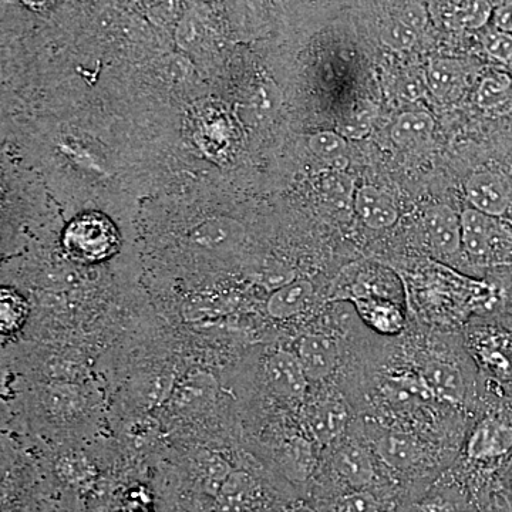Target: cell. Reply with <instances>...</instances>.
<instances>
[{
	"label": "cell",
	"instance_id": "33",
	"mask_svg": "<svg viewBox=\"0 0 512 512\" xmlns=\"http://www.w3.org/2000/svg\"><path fill=\"white\" fill-rule=\"evenodd\" d=\"M285 512H318L312 505L306 503H296L291 505Z\"/></svg>",
	"mask_w": 512,
	"mask_h": 512
},
{
	"label": "cell",
	"instance_id": "31",
	"mask_svg": "<svg viewBox=\"0 0 512 512\" xmlns=\"http://www.w3.org/2000/svg\"><path fill=\"white\" fill-rule=\"evenodd\" d=\"M204 480L205 487L212 494L220 493L222 485L227 478L231 476V467L224 458L211 456L210 460L205 463Z\"/></svg>",
	"mask_w": 512,
	"mask_h": 512
},
{
	"label": "cell",
	"instance_id": "12",
	"mask_svg": "<svg viewBox=\"0 0 512 512\" xmlns=\"http://www.w3.org/2000/svg\"><path fill=\"white\" fill-rule=\"evenodd\" d=\"M264 380L272 396L289 404L305 402L311 386L295 350L285 348L272 350L266 356Z\"/></svg>",
	"mask_w": 512,
	"mask_h": 512
},
{
	"label": "cell",
	"instance_id": "30",
	"mask_svg": "<svg viewBox=\"0 0 512 512\" xmlns=\"http://www.w3.org/2000/svg\"><path fill=\"white\" fill-rule=\"evenodd\" d=\"M417 33L419 30L413 28L400 16L384 23L380 36L384 45L394 50H407L417 42Z\"/></svg>",
	"mask_w": 512,
	"mask_h": 512
},
{
	"label": "cell",
	"instance_id": "1",
	"mask_svg": "<svg viewBox=\"0 0 512 512\" xmlns=\"http://www.w3.org/2000/svg\"><path fill=\"white\" fill-rule=\"evenodd\" d=\"M406 342L404 356L437 403L460 413L476 406L478 370L463 339L460 342L447 332H413Z\"/></svg>",
	"mask_w": 512,
	"mask_h": 512
},
{
	"label": "cell",
	"instance_id": "5",
	"mask_svg": "<svg viewBox=\"0 0 512 512\" xmlns=\"http://www.w3.org/2000/svg\"><path fill=\"white\" fill-rule=\"evenodd\" d=\"M478 373L501 386H512V330L488 322H471L463 335Z\"/></svg>",
	"mask_w": 512,
	"mask_h": 512
},
{
	"label": "cell",
	"instance_id": "11",
	"mask_svg": "<svg viewBox=\"0 0 512 512\" xmlns=\"http://www.w3.org/2000/svg\"><path fill=\"white\" fill-rule=\"evenodd\" d=\"M421 237L431 254L440 261L457 262L464 258L461 214L446 204H436L421 214Z\"/></svg>",
	"mask_w": 512,
	"mask_h": 512
},
{
	"label": "cell",
	"instance_id": "23",
	"mask_svg": "<svg viewBox=\"0 0 512 512\" xmlns=\"http://www.w3.org/2000/svg\"><path fill=\"white\" fill-rule=\"evenodd\" d=\"M286 474L293 480L305 481L315 473L316 456L312 441L306 437L286 440L279 456Z\"/></svg>",
	"mask_w": 512,
	"mask_h": 512
},
{
	"label": "cell",
	"instance_id": "6",
	"mask_svg": "<svg viewBox=\"0 0 512 512\" xmlns=\"http://www.w3.org/2000/svg\"><path fill=\"white\" fill-rule=\"evenodd\" d=\"M512 453V421L500 412L485 413L474 421L463 440L464 464L491 467Z\"/></svg>",
	"mask_w": 512,
	"mask_h": 512
},
{
	"label": "cell",
	"instance_id": "24",
	"mask_svg": "<svg viewBox=\"0 0 512 512\" xmlns=\"http://www.w3.org/2000/svg\"><path fill=\"white\" fill-rule=\"evenodd\" d=\"M308 146L313 156L328 164L332 170L345 171L349 165L348 141L338 131H318L309 137Z\"/></svg>",
	"mask_w": 512,
	"mask_h": 512
},
{
	"label": "cell",
	"instance_id": "22",
	"mask_svg": "<svg viewBox=\"0 0 512 512\" xmlns=\"http://www.w3.org/2000/svg\"><path fill=\"white\" fill-rule=\"evenodd\" d=\"M397 500L392 491H345L333 495L328 512H396Z\"/></svg>",
	"mask_w": 512,
	"mask_h": 512
},
{
	"label": "cell",
	"instance_id": "7",
	"mask_svg": "<svg viewBox=\"0 0 512 512\" xmlns=\"http://www.w3.org/2000/svg\"><path fill=\"white\" fill-rule=\"evenodd\" d=\"M357 412L348 394L340 390H326L305 406L303 424L306 431L320 446L330 444L345 437L355 426Z\"/></svg>",
	"mask_w": 512,
	"mask_h": 512
},
{
	"label": "cell",
	"instance_id": "18",
	"mask_svg": "<svg viewBox=\"0 0 512 512\" xmlns=\"http://www.w3.org/2000/svg\"><path fill=\"white\" fill-rule=\"evenodd\" d=\"M436 130V120L430 111L421 107L403 110L397 114L392 127L390 138L397 147L404 150H417L429 146Z\"/></svg>",
	"mask_w": 512,
	"mask_h": 512
},
{
	"label": "cell",
	"instance_id": "13",
	"mask_svg": "<svg viewBox=\"0 0 512 512\" xmlns=\"http://www.w3.org/2000/svg\"><path fill=\"white\" fill-rule=\"evenodd\" d=\"M346 288L336 293L333 301L355 302L360 299H389L406 305V293L402 282L393 271L380 265H366L349 268Z\"/></svg>",
	"mask_w": 512,
	"mask_h": 512
},
{
	"label": "cell",
	"instance_id": "35",
	"mask_svg": "<svg viewBox=\"0 0 512 512\" xmlns=\"http://www.w3.org/2000/svg\"><path fill=\"white\" fill-rule=\"evenodd\" d=\"M511 491H512V476H511Z\"/></svg>",
	"mask_w": 512,
	"mask_h": 512
},
{
	"label": "cell",
	"instance_id": "3",
	"mask_svg": "<svg viewBox=\"0 0 512 512\" xmlns=\"http://www.w3.org/2000/svg\"><path fill=\"white\" fill-rule=\"evenodd\" d=\"M464 259L477 268L512 265V222L466 207L461 212Z\"/></svg>",
	"mask_w": 512,
	"mask_h": 512
},
{
	"label": "cell",
	"instance_id": "26",
	"mask_svg": "<svg viewBox=\"0 0 512 512\" xmlns=\"http://www.w3.org/2000/svg\"><path fill=\"white\" fill-rule=\"evenodd\" d=\"M239 225L227 220H212L195 229V244L202 248L221 249L239 241Z\"/></svg>",
	"mask_w": 512,
	"mask_h": 512
},
{
	"label": "cell",
	"instance_id": "17",
	"mask_svg": "<svg viewBox=\"0 0 512 512\" xmlns=\"http://www.w3.org/2000/svg\"><path fill=\"white\" fill-rule=\"evenodd\" d=\"M315 285L309 279H293L272 291L266 312L274 320H291L303 315L315 302Z\"/></svg>",
	"mask_w": 512,
	"mask_h": 512
},
{
	"label": "cell",
	"instance_id": "27",
	"mask_svg": "<svg viewBox=\"0 0 512 512\" xmlns=\"http://www.w3.org/2000/svg\"><path fill=\"white\" fill-rule=\"evenodd\" d=\"M322 191L333 207L338 210H352L355 200L356 185L353 178L345 171L332 170L322 180Z\"/></svg>",
	"mask_w": 512,
	"mask_h": 512
},
{
	"label": "cell",
	"instance_id": "19",
	"mask_svg": "<svg viewBox=\"0 0 512 512\" xmlns=\"http://www.w3.org/2000/svg\"><path fill=\"white\" fill-rule=\"evenodd\" d=\"M474 101L487 113L505 114L512 110V74L490 70L478 82Z\"/></svg>",
	"mask_w": 512,
	"mask_h": 512
},
{
	"label": "cell",
	"instance_id": "29",
	"mask_svg": "<svg viewBox=\"0 0 512 512\" xmlns=\"http://www.w3.org/2000/svg\"><path fill=\"white\" fill-rule=\"evenodd\" d=\"M28 315V306L25 299L10 289H2L0 296V328L2 333L16 332L25 322Z\"/></svg>",
	"mask_w": 512,
	"mask_h": 512
},
{
	"label": "cell",
	"instance_id": "32",
	"mask_svg": "<svg viewBox=\"0 0 512 512\" xmlns=\"http://www.w3.org/2000/svg\"><path fill=\"white\" fill-rule=\"evenodd\" d=\"M490 25L512 35V0H503L494 6Z\"/></svg>",
	"mask_w": 512,
	"mask_h": 512
},
{
	"label": "cell",
	"instance_id": "9",
	"mask_svg": "<svg viewBox=\"0 0 512 512\" xmlns=\"http://www.w3.org/2000/svg\"><path fill=\"white\" fill-rule=\"evenodd\" d=\"M467 207L512 222V173L500 165H485L464 184Z\"/></svg>",
	"mask_w": 512,
	"mask_h": 512
},
{
	"label": "cell",
	"instance_id": "2",
	"mask_svg": "<svg viewBox=\"0 0 512 512\" xmlns=\"http://www.w3.org/2000/svg\"><path fill=\"white\" fill-rule=\"evenodd\" d=\"M328 467L333 485L339 493L357 490L392 491L400 495L397 485L380 466L372 447L360 429L359 420L345 437L330 444Z\"/></svg>",
	"mask_w": 512,
	"mask_h": 512
},
{
	"label": "cell",
	"instance_id": "21",
	"mask_svg": "<svg viewBox=\"0 0 512 512\" xmlns=\"http://www.w3.org/2000/svg\"><path fill=\"white\" fill-rule=\"evenodd\" d=\"M217 384L212 376L204 372L191 373L185 377L174 394V407L185 414L200 413L214 402Z\"/></svg>",
	"mask_w": 512,
	"mask_h": 512
},
{
	"label": "cell",
	"instance_id": "34",
	"mask_svg": "<svg viewBox=\"0 0 512 512\" xmlns=\"http://www.w3.org/2000/svg\"><path fill=\"white\" fill-rule=\"evenodd\" d=\"M470 512H488V511H485V510H473V511H470Z\"/></svg>",
	"mask_w": 512,
	"mask_h": 512
},
{
	"label": "cell",
	"instance_id": "14",
	"mask_svg": "<svg viewBox=\"0 0 512 512\" xmlns=\"http://www.w3.org/2000/svg\"><path fill=\"white\" fill-rule=\"evenodd\" d=\"M474 64L456 57H437L427 64V89L441 103H454L470 86L476 69Z\"/></svg>",
	"mask_w": 512,
	"mask_h": 512
},
{
	"label": "cell",
	"instance_id": "8",
	"mask_svg": "<svg viewBox=\"0 0 512 512\" xmlns=\"http://www.w3.org/2000/svg\"><path fill=\"white\" fill-rule=\"evenodd\" d=\"M119 231L106 215H79L64 229L63 247L80 262L106 261L119 247Z\"/></svg>",
	"mask_w": 512,
	"mask_h": 512
},
{
	"label": "cell",
	"instance_id": "15",
	"mask_svg": "<svg viewBox=\"0 0 512 512\" xmlns=\"http://www.w3.org/2000/svg\"><path fill=\"white\" fill-rule=\"evenodd\" d=\"M367 330L380 338L397 339L409 326L406 305L389 299H360L349 302Z\"/></svg>",
	"mask_w": 512,
	"mask_h": 512
},
{
	"label": "cell",
	"instance_id": "28",
	"mask_svg": "<svg viewBox=\"0 0 512 512\" xmlns=\"http://www.w3.org/2000/svg\"><path fill=\"white\" fill-rule=\"evenodd\" d=\"M480 45L500 69L512 74V35L490 26L481 33Z\"/></svg>",
	"mask_w": 512,
	"mask_h": 512
},
{
	"label": "cell",
	"instance_id": "10",
	"mask_svg": "<svg viewBox=\"0 0 512 512\" xmlns=\"http://www.w3.org/2000/svg\"><path fill=\"white\" fill-rule=\"evenodd\" d=\"M466 485L447 473L429 484L409 488L399 495L396 512H470Z\"/></svg>",
	"mask_w": 512,
	"mask_h": 512
},
{
	"label": "cell",
	"instance_id": "25",
	"mask_svg": "<svg viewBox=\"0 0 512 512\" xmlns=\"http://www.w3.org/2000/svg\"><path fill=\"white\" fill-rule=\"evenodd\" d=\"M256 493H258V485L254 478L244 471H232L218 495L227 510L244 512L254 505Z\"/></svg>",
	"mask_w": 512,
	"mask_h": 512
},
{
	"label": "cell",
	"instance_id": "16",
	"mask_svg": "<svg viewBox=\"0 0 512 512\" xmlns=\"http://www.w3.org/2000/svg\"><path fill=\"white\" fill-rule=\"evenodd\" d=\"M353 212L372 231H386L400 220L399 204L393 195L372 184L356 188Z\"/></svg>",
	"mask_w": 512,
	"mask_h": 512
},
{
	"label": "cell",
	"instance_id": "4",
	"mask_svg": "<svg viewBox=\"0 0 512 512\" xmlns=\"http://www.w3.org/2000/svg\"><path fill=\"white\" fill-rule=\"evenodd\" d=\"M348 313L335 329L333 320L328 330H311L303 333L295 345V353L301 360L311 384L328 383L338 376L343 366L349 365Z\"/></svg>",
	"mask_w": 512,
	"mask_h": 512
},
{
	"label": "cell",
	"instance_id": "20",
	"mask_svg": "<svg viewBox=\"0 0 512 512\" xmlns=\"http://www.w3.org/2000/svg\"><path fill=\"white\" fill-rule=\"evenodd\" d=\"M493 10L488 0H448L441 5L439 15L451 28L478 30L491 22Z\"/></svg>",
	"mask_w": 512,
	"mask_h": 512
}]
</instances>
